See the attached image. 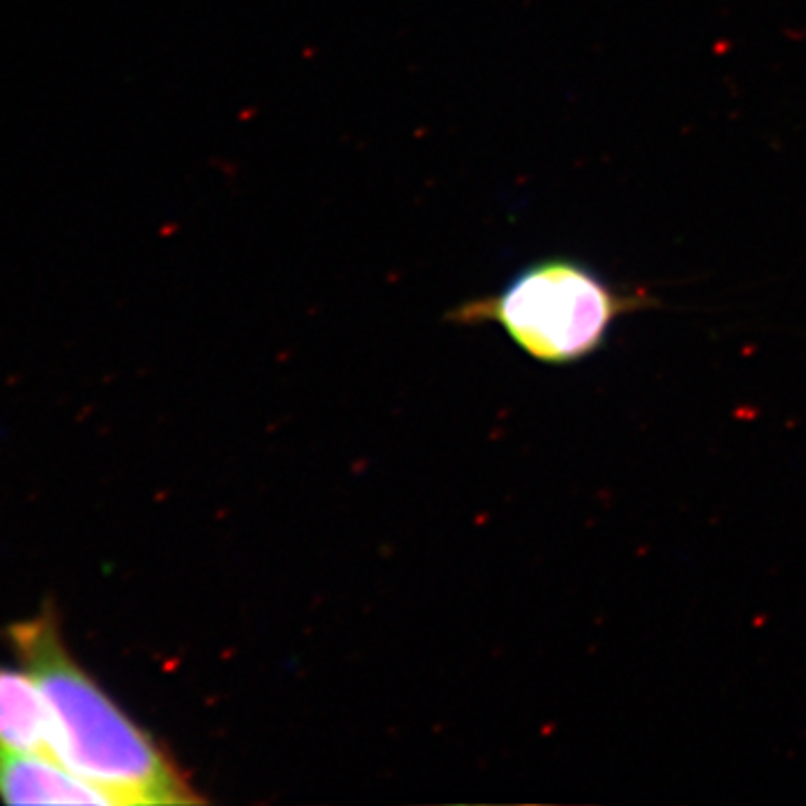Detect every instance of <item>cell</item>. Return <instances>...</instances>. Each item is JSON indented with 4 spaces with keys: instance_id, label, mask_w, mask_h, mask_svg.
<instances>
[{
    "instance_id": "cell-1",
    "label": "cell",
    "mask_w": 806,
    "mask_h": 806,
    "mask_svg": "<svg viewBox=\"0 0 806 806\" xmlns=\"http://www.w3.org/2000/svg\"><path fill=\"white\" fill-rule=\"evenodd\" d=\"M5 636L43 692L54 759L112 804L204 802L171 752L70 652L56 609L43 607Z\"/></svg>"
},
{
    "instance_id": "cell-2",
    "label": "cell",
    "mask_w": 806,
    "mask_h": 806,
    "mask_svg": "<svg viewBox=\"0 0 806 806\" xmlns=\"http://www.w3.org/2000/svg\"><path fill=\"white\" fill-rule=\"evenodd\" d=\"M643 289L612 285L576 258H544L515 271L498 294L459 305V323H498L524 354L569 365L596 354L625 314L652 307Z\"/></svg>"
},
{
    "instance_id": "cell-3",
    "label": "cell",
    "mask_w": 806,
    "mask_h": 806,
    "mask_svg": "<svg viewBox=\"0 0 806 806\" xmlns=\"http://www.w3.org/2000/svg\"><path fill=\"white\" fill-rule=\"evenodd\" d=\"M0 800L7 804H112L90 782L45 755L0 746Z\"/></svg>"
},
{
    "instance_id": "cell-4",
    "label": "cell",
    "mask_w": 806,
    "mask_h": 806,
    "mask_svg": "<svg viewBox=\"0 0 806 806\" xmlns=\"http://www.w3.org/2000/svg\"><path fill=\"white\" fill-rule=\"evenodd\" d=\"M0 746L54 759L43 692L23 665H0Z\"/></svg>"
}]
</instances>
